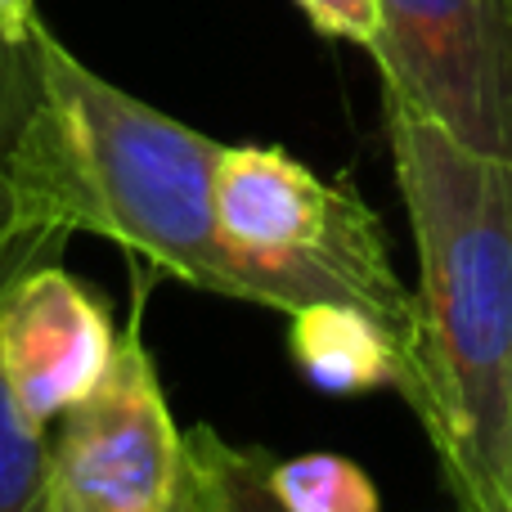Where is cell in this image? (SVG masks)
Returning <instances> with one entry per match:
<instances>
[{"label":"cell","instance_id":"obj_1","mask_svg":"<svg viewBox=\"0 0 512 512\" xmlns=\"http://www.w3.org/2000/svg\"><path fill=\"white\" fill-rule=\"evenodd\" d=\"M387 104L391 167L418 243V324L400 396L463 512H512V158Z\"/></svg>","mask_w":512,"mask_h":512},{"label":"cell","instance_id":"obj_2","mask_svg":"<svg viewBox=\"0 0 512 512\" xmlns=\"http://www.w3.org/2000/svg\"><path fill=\"white\" fill-rule=\"evenodd\" d=\"M27 45L36 99L9 162L18 230L59 243L95 234L171 279L256 306L216 225L212 176L225 144L117 90L41 23Z\"/></svg>","mask_w":512,"mask_h":512},{"label":"cell","instance_id":"obj_3","mask_svg":"<svg viewBox=\"0 0 512 512\" xmlns=\"http://www.w3.org/2000/svg\"><path fill=\"white\" fill-rule=\"evenodd\" d=\"M216 225L225 248L248 270L256 306L301 310L337 301L373 315L405 346L418 301L391 265L382 221L346 180H319L283 149H221L212 176Z\"/></svg>","mask_w":512,"mask_h":512},{"label":"cell","instance_id":"obj_4","mask_svg":"<svg viewBox=\"0 0 512 512\" xmlns=\"http://www.w3.org/2000/svg\"><path fill=\"white\" fill-rule=\"evenodd\" d=\"M32 512H185V432L140 342V315L99 387L54 427Z\"/></svg>","mask_w":512,"mask_h":512},{"label":"cell","instance_id":"obj_5","mask_svg":"<svg viewBox=\"0 0 512 512\" xmlns=\"http://www.w3.org/2000/svg\"><path fill=\"white\" fill-rule=\"evenodd\" d=\"M382 95L468 149L512 158V0H378Z\"/></svg>","mask_w":512,"mask_h":512},{"label":"cell","instance_id":"obj_6","mask_svg":"<svg viewBox=\"0 0 512 512\" xmlns=\"http://www.w3.org/2000/svg\"><path fill=\"white\" fill-rule=\"evenodd\" d=\"M117 342L108 301L63 270L59 248L36 252L0 288V373L36 432L99 387Z\"/></svg>","mask_w":512,"mask_h":512},{"label":"cell","instance_id":"obj_7","mask_svg":"<svg viewBox=\"0 0 512 512\" xmlns=\"http://www.w3.org/2000/svg\"><path fill=\"white\" fill-rule=\"evenodd\" d=\"M288 346L297 369L333 396L360 391H400V342L373 315L337 301L292 310Z\"/></svg>","mask_w":512,"mask_h":512},{"label":"cell","instance_id":"obj_8","mask_svg":"<svg viewBox=\"0 0 512 512\" xmlns=\"http://www.w3.org/2000/svg\"><path fill=\"white\" fill-rule=\"evenodd\" d=\"M270 454L216 427L185 432V512H288L270 490Z\"/></svg>","mask_w":512,"mask_h":512},{"label":"cell","instance_id":"obj_9","mask_svg":"<svg viewBox=\"0 0 512 512\" xmlns=\"http://www.w3.org/2000/svg\"><path fill=\"white\" fill-rule=\"evenodd\" d=\"M270 490L288 512H382L373 481L337 454L270 463Z\"/></svg>","mask_w":512,"mask_h":512},{"label":"cell","instance_id":"obj_10","mask_svg":"<svg viewBox=\"0 0 512 512\" xmlns=\"http://www.w3.org/2000/svg\"><path fill=\"white\" fill-rule=\"evenodd\" d=\"M32 99H36L32 45L0 50V270L23 261L27 252L59 243V239H27L14 216V176H9V162H14V144H18V131H23V117L32 108Z\"/></svg>","mask_w":512,"mask_h":512},{"label":"cell","instance_id":"obj_11","mask_svg":"<svg viewBox=\"0 0 512 512\" xmlns=\"http://www.w3.org/2000/svg\"><path fill=\"white\" fill-rule=\"evenodd\" d=\"M63 248V243H50ZM45 252V248H36ZM36 252H27L23 261H32ZM23 261H14L9 270H0V288L5 279L18 270ZM45 454H50V432H36L14 405L5 373H0V512H32L36 495H41V477H45Z\"/></svg>","mask_w":512,"mask_h":512},{"label":"cell","instance_id":"obj_12","mask_svg":"<svg viewBox=\"0 0 512 512\" xmlns=\"http://www.w3.org/2000/svg\"><path fill=\"white\" fill-rule=\"evenodd\" d=\"M297 9L310 18L319 36L351 41L364 50H378L382 41V5L378 0H297Z\"/></svg>","mask_w":512,"mask_h":512},{"label":"cell","instance_id":"obj_13","mask_svg":"<svg viewBox=\"0 0 512 512\" xmlns=\"http://www.w3.org/2000/svg\"><path fill=\"white\" fill-rule=\"evenodd\" d=\"M36 23L41 18H36L32 0H0V50H23Z\"/></svg>","mask_w":512,"mask_h":512}]
</instances>
